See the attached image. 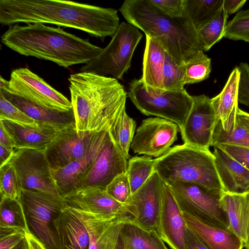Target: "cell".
Segmentation results:
<instances>
[{"label":"cell","mask_w":249,"mask_h":249,"mask_svg":"<svg viewBox=\"0 0 249 249\" xmlns=\"http://www.w3.org/2000/svg\"><path fill=\"white\" fill-rule=\"evenodd\" d=\"M53 227L58 249H89L85 226L67 206L53 220Z\"/></svg>","instance_id":"23"},{"label":"cell","mask_w":249,"mask_h":249,"mask_svg":"<svg viewBox=\"0 0 249 249\" xmlns=\"http://www.w3.org/2000/svg\"><path fill=\"white\" fill-rule=\"evenodd\" d=\"M169 186L181 212L206 223L230 229L221 202L223 190L183 182H175Z\"/></svg>","instance_id":"8"},{"label":"cell","mask_w":249,"mask_h":249,"mask_svg":"<svg viewBox=\"0 0 249 249\" xmlns=\"http://www.w3.org/2000/svg\"><path fill=\"white\" fill-rule=\"evenodd\" d=\"M6 47L26 56L51 61L68 68L87 64L96 58L103 48L65 31L41 23L9 26L1 36Z\"/></svg>","instance_id":"2"},{"label":"cell","mask_w":249,"mask_h":249,"mask_svg":"<svg viewBox=\"0 0 249 249\" xmlns=\"http://www.w3.org/2000/svg\"><path fill=\"white\" fill-rule=\"evenodd\" d=\"M165 183L154 171L148 180L132 194L130 202L136 217L132 222L158 234L159 218Z\"/></svg>","instance_id":"16"},{"label":"cell","mask_w":249,"mask_h":249,"mask_svg":"<svg viewBox=\"0 0 249 249\" xmlns=\"http://www.w3.org/2000/svg\"><path fill=\"white\" fill-rule=\"evenodd\" d=\"M97 132H78L75 124L64 131L44 151L51 169L62 168L83 158Z\"/></svg>","instance_id":"17"},{"label":"cell","mask_w":249,"mask_h":249,"mask_svg":"<svg viewBox=\"0 0 249 249\" xmlns=\"http://www.w3.org/2000/svg\"><path fill=\"white\" fill-rule=\"evenodd\" d=\"M213 147V153L223 191L236 194L249 192V170L220 147Z\"/></svg>","instance_id":"24"},{"label":"cell","mask_w":249,"mask_h":249,"mask_svg":"<svg viewBox=\"0 0 249 249\" xmlns=\"http://www.w3.org/2000/svg\"><path fill=\"white\" fill-rule=\"evenodd\" d=\"M0 227L30 231L24 209L19 200L1 197Z\"/></svg>","instance_id":"33"},{"label":"cell","mask_w":249,"mask_h":249,"mask_svg":"<svg viewBox=\"0 0 249 249\" xmlns=\"http://www.w3.org/2000/svg\"><path fill=\"white\" fill-rule=\"evenodd\" d=\"M224 0H184V16L197 31L210 21L223 7Z\"/></svg>","instance_id":"30"},{"label":"cell","mask_w":249,"mask_h":249,"mask_svg":"<svg viewBox=\"0 0 249 249\" xmlns=\"http://www.w3.org/2000/svg\"><path fill=\"white\" fill-rule=\"evenodd\" d=\"M119 10L127 22L155 40L180 66L202 50L197 31L185 16L170 18L147 0H125Z\"/></svg>","instance_id":"4"},{"label":"cell","mask_w":249,"mask_h":249,"mask_svg":"<svg viewBox=\"0 0 249 249\" xmlns=\"http://www.w3.org/2000/svg\"><path fill=\"white\" fill-rule=\"evenodd\" d=\"M63 198L67 206L103 216L132 222L136 214L130 204L124 205L111 197L105 189L88 187L76 190Z\"/></svg>","instance_id":"13"},{"label":"cell","mask_w":249,"mask_h":249,"mask_svg":"<svg viewBox=\"0 0 249 249\" xmlns=\"http://www.w3.org/2000/svg\"><path fill=\"white\" fill-rule=\"evenodd\" d=\"M120 234L123 249H167L157 232L143 229L131 221L123 223Z\"/></svg>","instance_id":"29"},{"label":"cell","mask_w":249,"mask_h":249,"mask_svg":"<svg viewBox=\"0 0 249 249\" xmlns=\"http://www.w3.org/2000/svg\"><path fill=\"white\" fill-rule=\"evenodd\" d=\"M224 37L249 43V9L239 11L227 23Z\"/></svg>","instance_id":"39"},{"label":"cell","mask_w":249,"mask_h":249,"mask_svg":"<svg viewBox=\"0 0 249 249\" xmlns=\"http://www.w3.org/2000/svg\"><path fill=\"white\" fill-rule=\"evenodd\" d=\"M67 207L85 226L89 238V249H123L120 233L125 221Z\"/></svg>","instance_id":"18"},{"label":"cell","mask_w":249,"mask_h":249,"mask_svg":"<svg viewBox=\"0 0 249 249\" xmlns=\"http://www.w3.org/2000/svg\"><path fill=\"white\" fill-rule=\"evenodd\" d=\"M237 120L243 126L249 131V113L239 108L237 111Z\"/></svg>","instance_id":"51"},{"label":"cell","mask_w":249,"mask_h":249,"mask_svg":"<svg viewBox=\"0 0 249 249\" xmlns=\"http://www.w3.org/2000/svg\"><path fill=\"white\" fill-rule=\"evenodd\" d=\"M221 202L230 229L244 244L249 235V192L236 194L223 191Z\"/></svg>","instance_id":"26"},{"label":"cell","mask_w":249,"mask_h":249,"mask_svg":"<svg viewBox=\"0 0 249 249\" xmlns=\"http://www.w3.org/2000/svg\"><path fill=\"white\" fill-rule=\"evenodd\" d=\"M246 2V0H224L223 7L229 16L238 12Z\"/></svg>","instance_id":"47"},{"label":"cell","mask_w":249,"mask_h":249,"mask_svg":"<svg viewBox=\"0 0 249 249\" xmlns=\"http://www.w3.org/2000/svg\"><path fill=\"white\" fill-rule=\"evenodd\" d=\"M106 191L117 201L124 205H129L132 193L126 173L117 176L107 185Z\"/></svg>","instance_id":"40"},{"label":"cell","mask_w":249,"mask_h":249,"mask_svg":"<svg viewBox=\"0 0 249 249\" xmlns=\"http://www.w3.org/2000/svg\"><path fill=\"white\" fill-rule=\"evenodd\" d=\"M237 68L239 72L238 102L249 107V65L241 62Z\"/></svg>","instance_id":"44"},{"label":"cell","mask_w":249,"mask_h":249,"mask_svg":"<svg viewBox=\"0 0 249 249\" xmlns=\"http://www.w3.org/2000/svg\"><path fill=\"white\" fill-rule=\"evenodd\" d=\"M136 122L124 110L112 122L108 131L117 147L127 159L130 158L129 151L133 141Z\"/></svg>","instance_id":"31"},{"label":"cell","mask_w":249,"mask_h":249,"mask_svg":"<svg viewBox=\"0 0 249 249\" xmlns=\"http://www.w3.org/2000/svg\"><path fill=\"white\" fill-rule=\"evenodd\" d=\"M163 14L172 18L184 17V0H147Z\"/></svg>","instance_id":"42"},{"label":"cell","mask_w":249,"mask_h":249,"mask_svg":"<svg viewBox=\"0 0 249 249\" xmlns=\"http://www.w3.org/2000/svg\"><path fill=\"white\" fill-rule=\"evenodd\" d=\"M1 197L19 200L21 188L14 166L8 162L0 168Z\"/></svg>","instance_id":"38"},{"label":"cell","mask_w":249,"mask_h":249,"mask_svg":"<svg viewBox=\"0 0 249 249\" xmlns=\"http://www.w3.org/2000/svg\"><path fill=\"white\" fill-rule=\"evenodd\" d=\"M185 249H208L188 228L184 239Z\"/></svg>","instance_id":"46"},{"label":"cell","mask_w":249,"mask_h":249,"mask_svg":"<svg viewBox=\"0 0 249 249\" xmlns=\"http://www.w3.org/2000/svg\"><path fill=\"white\" fill-rule=\"evenodd\" d=\"M13 249H29L26 238H25L19 244Z\"/></svg>","instance_id":"53"},{"label":"cell","mask_w":249,"mask_h":249,"mask_svg":"<svg viewBox=\"0 0 249 249\" xmlns=\"http://www.w3.org/2000/svg\"><path fill=\"white\" fill-rule=\"evenodd\" d=\"M127 160L117 147L108 129L91 167L74 191L88 187L106 190L117 176L126 173Z\"/></svg>","instance_id":"14"},{"label":"cell","mask_w":249,"mask_h":249,"mask_svg":"<svg viewBox=\"0 0 249 249\" xmlns=\"http://www.w3.org/2000/svg\"><path fill=\"white\" fill-rule=\"evenodd\" d=\"M9 82L10 94L60 112L72 109L71 101L28 68L13 70Z\"/></svg>","instance_id":"10"},{"label":"cell","mask_w":249,"mask_h":249,"mask_svg":"<svg viewBox=\"0 0 249 249\" xmlns=\"http://www.w3.org/2000/svg\"><path fill=\"white\" fill-rule=\"evenodd\" d=\"M0 120H7L14 122L29 125L37 123L7 100L0 92Z\"/></svg>","instance_id":"41"},{"label":"cell","mask_w":249,"mask_h":249,"mask_svg":"<svg viewBox=\"0 0 249 249\" xmlns=\"http://www.w3.org/2000/svg\"><path fill=\"white\" fill-rule=\"evenodd\" d=\"M128 96L142 114L155 116L176 124L182 127L192 108L193 96L184 89L179 91L158 92L147 88L140 78L132 81Z\"/></svg>","instance_id":"6"},{"label":"cell","mask_w":249,"mask_h":249,"mask_svg":"<svg viewBox=\"0 0 249 249\" xmlns=\"http://www.w3.org/2000/svg\"><path fill=\"white\" fill-rule=\"evenodd\" d=\"M187 228L208 249H242L243 242L230 229H224L183 212Z\"/></svg>","instance_id":"22"},{"label":"cell","mask_w":249,"mask_h":249,"mask_svg":"<svg viewBox=\"0 0 249 249\" xmlns=\"http://www.w3.org/2000/svg\"><path fill=\"white\" fill-rule=\"evenodd\" d=\"M19 200L33 234L48 249H58L53 222L67 206L63 198L43 192L21 189Z\"/></svg>","instance_id":"9"},{"label":"cell","mask_w":249,"mask_h":249,"mask_svg":"<svg viewBox=\"0 0 249 249\" xmlns=\"http://www.w3.org/2000/svg\"><path fill=\"white\" fill-rule=\"evenodd\" d=\"M187 229L182 213L170 188L165 183L158 235L171 249H185L184 239Z\"/></svg>","instance_id":"20"},{"label":"cell","mask_w":249,"mask_h":249,"mask_svg":"<svg viewBox=\"0 0 249 249\" xmlns=\"http://www.w3.org/2000/svg\"><path fill=\"white\" fill-rule=\"evenodd\" d=\"M142 37L139 29L127 22H122L108 44L96 58L82 66L80 71L122 79L130 67L133 53Z\"/></svg>","instance_id":"7"},{"label":"cell","mask_w":249,"mask_h":249,"mask_svg":"<svg viewBox=\"0 0 249 249\" xmlns=\"http://www.w3.org/2000/svg\"><path fill=\"white\" fill-rule=\"evenodd\" d=\"M0 249H13L25 238L24 230L10 228L0 227Z\"/></svg>","instance_id":"43"},{"label":"cell","mask_w":249,"mask_h":249,"mask_svg":"<svg viewBox=\"0 0 249 249\" xmlns=\"http://www.w3.org/2000/svg\"><path fill=\"white\" fill-rule=\"evenodd\" d=\"M185 85L199 83L207 79L211 72V59L199 51L184 66Z\"/></svg>","instance_id":"36"},{"label":"cell","mask_w":249,"mask_h":249,"mask_svg":"<svg viewBox=\"0 0 249 249\" xmlns=\"http://www.w3.org/2000/svg\"><path fill=\"white\" fill-rule=\"evenodd\" d=\"M117 10L61 0H0V23L51 24L81 30L104 40L120 25Z\"/></svg>","instance_id":"1"},{"label":"cell","mask_w":249,"mask_h":249,"mask_svg":"<svg viewBox=\"0 0 249 249\" xmlns=\"http://www.w3.org/2000/svg\"><path fill=\"white\" fill-rule=\"evenodd\" d=\"M145 43L141 79L147 88L158 92L164 91L163 71L166 52L155 40L147 36Z\"/></svg>","instance_id":"27"},{"label":"cell","mask_w":249,"mask_h":249,"mask_svg":"<svg viewBox=\"0 0 249 249\" xmlns=\"http://www.w3.org/2000/svg\"><path fill=\"white\" fill-rule=\"evenodd\" d=\"M184 70L172 57L165 53L163 71V87L164 90L179 91L184 89Z\"/></svg>","instance_id":"37"},{"label":"cell","mask_w":249,"mask_h":249,"mask_svg":"<svg viewBox=\"0 0 249 249\" xmlns=\"http://www.w3.org/2000/svg\"><path fill=\"white\" fill-rule=\"evenodd\" d=\"M179 130L176 124L168 120L145 119L136 130L130 148L134 153L158 158L170 149Z\"/></svg>","instance_id":"12"},{"label":"cell","mask_w":249,"mask_h":249,"mask_svg":"<svg viewBox=\"0 0 249 249\" xmlns=\"http://www.w3.org/2000/svg\"><path fill=\"white\" fill-rule=\"evenodd\" d=\"M155 159L147 156H135L127 163L126 174L132 194L137 191L150 178L154 171Z\"/></svg>","instance_id":"34"},{"label":"cell","mask_w":249,"mask_h":249,"mask_svg":"<svg viewBox=\"0 0 249 249\" xmlns=\"http://www.w3.org/2000/svg\"><path fill=\"white\" fill-rule=\"evenodd\" d=\"M25 238L27 241L29 249H48L31 231H26Z\"/></svg>","instance_id":"49"},{"label":"cell","mask_w":249,"mask_h":249,"mask_svg":"<svg viewBox=\"0 0 249 249\" xmlns=\"http://www.w3.org/2000/svg\"><path fill=\"white\" fill-rule=\"evenodd\" d=\"M15 149H9L0 144V167L7 163L12 158Z\"/></svg>","instance_id":"50"},{"label":"cell","mask_w":249,"mask_h":249,"mask_svg":"<svg viewBox=\"0 0 249 249\" xmlns=\"http://www.w3.org/2000/svg\"><path fill=\"white\" fill-rule=\"evenodd\" d=\"M68 81L78 132L107 129L126 109L128 94L124 86L113 77L80 71L71 74Z\"/></svg>","instance_id":"3"},{"label":"cell","mask_w":249,"mask_h":249,"mask_svg":"<svg viewBox=\"0 0 249 249\" xmlns=\"http://www.w3.org/2000/svg\"><path fill=\"white\" fill-rule=\"evenodd\" d=\"M244 247L247 249H249V235L246 242L244 244Z\"/></svg>","instance_id":"54"},{"label":"cell","mask_w":249,"mask_h":249,"mask_svg":"<svg viewBox=\"0 0 249 249\" xmlns=\"http://www.w3.org/2000/svg\"><path fill=\"white\" fill-rule=\"evenodd\" d=\"M108 128L96 133L89 150L83 158L62 168L52 170L55 185L62 197L74 191L89 171L106 138Z\"/></svg>","instance_id":"21"},{"label":"cell","mask_w":249,"mask_h":249,"mask_svg":"<svg viewBox=\"0 0 249 249\" xmlns=\"http://www.w3.org/2000/svg\"><path fill=\"white\" fill-rule=\"evenodd\" d=\"M9 162L16 170L21 189L41 191L60 196L44 151L15 149Z\"/></svg>","instance_id":"11"},{"label":"cell","mask_w":249,"mask_h":249,"mask_svg":"<svg viewBox=\"0 0 249 249\" xmlns=\"http://www.w3.org/2000/svg\"><path fill=\"white\" fill-rule=\"evenodd\" d=\"M228 17L222 7L214 18L197 31L198 39L203 51H209L224 37Z\"/></svg>","instance_id":"32"},{"label":"cell","mask_w":249,"mask_h":249,"mask_svg":"<svg viewBox=\"0 0 249 249\" xmlns=\"http://www.w3.org/2000/svg\"><path fill=\"white\" fill-rule=\"evenodd\" d=\"M0 91L11 93L9 81L6 80L2 76L0 77Z\"/></svg>","instance_id":"52"},{"label":"cell","mask_w":249,"mask_h":249,"mask_svg":"<svg viewBox=\"0 0 249 249\" xmlns=\"http://www.w3.org/2000/svg\"><path fill=\"white\" fill-rule=\"evenodd\" d=\"M14 140L16 149H32L45 151L64 131L74 124L62 126L37 123L23 124L7 120H0Z\"/></svg>","instance_id":"19"},{"label":"cell","mask_w":249,"mask_h":249,"mask_svg":"<svg viewBox=\"0 0 249 249\" xmlns=\"http://www.w3.org/2000/svg\"><path fill=\"white\" fill-rule=\"evenodd\" d=\"M230 144L249 148V131L238 121L234 127L225 131L217 121L213 133L211 146Z\"/></svg>","instance_id":"35"},{"label":"cell","mask_w":249,"mask_h":249,"mask_svg":"<svg viewBox=\"0 0 249 249\" xmlns=\"http://www.w3.org/2000/svg\"><path fill=\"white\" fill-rule=\"evenodd\" d=\"M239 77V70L236 67L231 72L221 92L211 98L216 119L226 131L234 127L237 122Z\"/></svg>","instance_id":"25"},{"label":"cell","mask_w":249,"mask_h":249,"mask_svg":"<svg viewBox=\"0 0 249 249\" xmlns=\"http://www.w3.org/2000/svg\"><path fill=\"white\" fill-rule=\"evenodd\" d=\"M0 144L9 149H16L15 143L14 140L0 123Z\"/></svg>","instance_id":"48"},{"label":"cell","mask_w":249,"mask_h":249,"mask_svg":"<svg viewBox=\"0 0 249 249\" xmlns=\"http://www.w3.org/2000/svg\"><path fill=\"white\" fill-rule=\"evenodd\" d=\"M218 146L235 160L249 170V148L230 144H221Z\"/></svg>","instance_id":"45"},{"label":"cell","mask_w":249,"mask_h":249,"mask_svg":"<svg viewBox=\"0 0 249 249\" xmlns=\"http://www.w3.org/2000/svg\"><path fill=\"white\" fill-rule=\"evenodd\" d=\"M192 108L179 129L184 143L210 150L217 122L211 98L202 94L193 96Z\"/></svg>","instance_id":"15"},{"label":"cell","mask_w":249,"mask_h":249,"mask_svg":"<svg viewBox=\"0 0 249 249\" xmlns=\"http://www.w3.org/2000/svg\"><path fill=\"white\" fill-rule=\"evenodd\" d=\"M4 97L37 123L67 126L75 124L72 109L60 112L36 105L15 95L0 91Z\"/></svg>","instance_id":"28"},{"label":"cell","mask_w":249,"mask_h":249,"mask_svg":"<svg viewBox=\"0 0 249 249\" xmlns=\"http://www.w3.org/2000/svg\"><path fill=\"white\" fill-rule=\"evenodd\" d=\"M154 171L168 186L183 182L223 190L214 156L210 150L185 143L175 145L155 159Z\"/></svg>","instance_id":"5"}]
</instances>
